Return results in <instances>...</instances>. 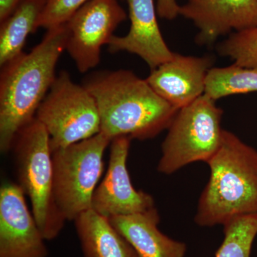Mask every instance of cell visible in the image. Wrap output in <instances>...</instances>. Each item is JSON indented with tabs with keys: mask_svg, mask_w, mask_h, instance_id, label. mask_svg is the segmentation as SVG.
<instances>
[{
	"mask_svg": "<svg viewBox=\"0 0 257 257\" xmlns=\"http://www.w3.org/2000/svg\"><path fill=\"white\" fill-rule=\"evenodd\" d=\"M47 0H23L0 26V66L3 67L23 53L30 34L37 30V22Z\"/></svg>",
	"mask_w": 257,
	"mask_h": 257,
	"instance_id": "2e32d148",
	"label": "cell"
},
{
	"mask_svg": "<svg viewBox=\"0 0 257 257\" xmlns=\"http://www.w3.org/2000/svg\"><path fill=\"white\" fill-rule=\"evenodd\" d=\"M131 26L124 37L113 36L108 43L112 53L126 51L141 57L150 68L168 62L175 52L167 46L159 27L155 0H125Z\"/></svg>",
	"mask_w": 257,
	"mask_h": 257,
	"instance_id": "4fadbf2b",
	"label": "cell"
},
{
	"mask_svg": "<svg viewBox=\"0 0 257 257\" xmlns=\"http://www.w3.org/2000/svg\"><path fill=\"white\" fill-rule=\"evenodd\" d=\"M83 85L95 99L100 133L111 141L119 137L155 138L168 128L179 110L159 96L146 79L126 69L98 72Z\"/></svg>",
	"mask_w": 257,
	"mask_h": 257,
	"instance_id": "7a4b0ae2",
	"label": "cell"
},
{
	"mask_svg": "<svg viewBox=\"0 0 257 257\" xmlns=\"http://www.w3.org/2000/svg\"><path fill=\"white\" fill-rule=\"evenodd\" d=\"M213 63L214 58L209 56L174 53L170 61L152 69L145 79L159 96L179 109L204 94L206 77Z\"/></svg>",
	"mask_w": 257,
	"mask_h": 257,
	"instance_id": "7c38bea8",
	"label": "cell"
},
{
	"mask_svg": "<svg viewBox=\"0 0 257 257\" xmlns=\"http://www.w3.org/2000/svg\"><path fill=\"white\" fill-rule=\"evenodd\" d=\"M23 0H0V23L6 20Z\"/></svg>",
	"mask_w": 257,
	"mask_h": 257,
	"instance_id": "7402d4cb",
	"label": "cell"
},
{
	"mask_svg": "<svg viewBox=\"0 0 257 257\" xmlns=\"http://www.w3.org/2000/svg\"><path fill=\"white\" fill-rule=\"evenodd\" d=\"M126 18L117 0H91L66 23L68 36L65 50L81 73L99 64L101 47L108 45L115 30Z\"/></svg>",
	"mask_w": 257,
	"mask_h": 257,
	"instance_id": "ba28073f",
	"label": "cell"
},
{
	"mask_svg": "<svg viewBox=\"0 0 257 257\" xmlns=\"http://www.w3.org/2000/svg\"><path fill=\"white\" fill-rule=\"evenodd\" d=\"M257 92V68L236 64L211 67L205 81L204 94L213 100L234 94Z\"/></svg>",
	"mask_w": 257,
	"mask_h": 257,
	"instance_id": "e0dca14e",
	"label": "cell"
},
{
	"mask_svg": "<svg viewBox=\"0 0 257 257\" xmlns=\"http://www.w3.org/2000/svg\"><path fill=\"white\" fill-rule=\"evenodd\" d=\"M179 7L177 0H157V15L162 19L174 20L179 15Z\"/></svg>",
	"mask_w": 257,
	"mask_h": 257,
	"instance_id": "44dd1931",
	"label": "cell"
},
{
	"mask_svg": "<svg viewBox=\"0 0 257 257\" xmlns=\"http://www.w3.org/2000/svg\"><path fill=\"white\" fill-rule=\"evenodd\" d=\"M179 15L199 30L197 44L210 46L219 37L257 28V0H187Z\"/></svg>",
	"mask_w": 257,
	"mask_h": 257,
	"instance_id": "8fae6325",
	"label": "cell"
},
{
	"mask_svg": "<svg viewBox=\"0 0 257 257\" xmlns=\"http://www.w3.org/2000/svg\"><path fill=\"white\" fill-rule=\"evenodd\" d=\"M219 55L248 68H257V28L234 32L217 47Z\"/></svg>",
	"mask_w": 257,
	"mask_h": 257,
	"instance_id": "d6986e66",
	"label": "cell"
},
{
	"mask_svg": "<svg viewBox=\"0 0 257 257\" xmlns=\"http://www.w3.org/2000/svg\"><path fill=\"white\" fill-rule=\"evenodd\" d=\"M111 224L133 246L139 257H184L187 245L159 229L156 207L131 215L109 218Z\"/></svg>",
	"mask_w": 257,
	"mask_h": 257,
	"instance_id": "5bb4252c",
	"label": "cell"
},
{
	"mask_svg": "<svg viewBox=\"0 0 257 257\" xmlns=\"http://www.w3.org/2000/svg\"><path fill=\"white\" fill-rule=\"evenodd\" d=\"M74 221L84 257H139L109 219L93 209Z\"/></svg>",
	"mask_w": 257,
	"mask_h": 257,
	"instance_id": "9a60e30c",
	"label": "cell"
},
{
	"mask_svg": "<svg viewBox=\"0 0 257 257\" xmlns=\"http://www.w3.org/2000/svg\"><path fill=\"white\" fill-rule=\"evenodd\" d=\"M35 118L46 128L52 152L92 138L101 131L95 99L65 71L56 77Z\"/></svg>",
	"mask_w": 257,
	"mask_h": 257,
	"instance_id": "52a82bcc",
	"label": "cell"
},
{
	"mask_svg": "<svg viewBox=\"0 0 257 257\" xmlns=\"http://www.w3.org/2000/svg\"><path fill=\"white\" fill-rule=\"evenodd\" d=\"M223 226L224 238L216 257H250L257 235V213L236 216Z\"/></svg>",
	"mask_w": 257,
	"mask_h": 257,
	"instance_id": "ac0fdd59",
	"label": "cell"
},
{
	"mask_svg": "<svg viewBox=\"0 0 257 257\" xmlns=\"http://www.w3.org/2000/svg\"><path fill=\"white\" fill-rule=\"evenodd\" d=\"M207 163L210 177L198 202V225H224L257 213V150L224 130L220 146Z\"/></svg>",
	"mask_w": 257,
	"mask_h": 257,
	"instance_id": "3957f363",
	"label": "cell"
},
{
	"mask_svg": "<svg viewBox=\"0 0 257 257\" xmlns=\"http://www.w3.org/2000/svg\"><path fill=\"white\" fill-rule=\"evenodd\" d=\"M91 0H47L37 28L50 29L64 25L82 6Z\"/></svg>",
	"mask_w": 257,
	"mask_h": 257,
	"instance_id": "ffe728a7",
	"label": "cell"
},
{
	"mask_svg": "<svg viewBox=\"0 0 257 257\" xmlns=\"http://www.w3.org/2000/svg\"><path fill=\"white\" fill-rule=\"evenodd\" d=\"M131 140L126 137L111 140L107 171L93 196L92 209L108 219L155 207L153 197L132 184L126 167Z\"/></svg>",
	"mask_w": 257,
	"mask_h": 257,
	"instance_id": "9c48e42d",
	"label": "cell"
},
{
	"mask_svg": "<svg viewBox=\"0 0 257 257\" xmlns=\"http://www.w3.org/2000/svg\"><path fill=\"white\" fill-rule=\"evenodd\" d=\"M18 183L0 188V257H48L45 236Z\"/></svg>",
	"mask_w": 257,
	"mask_h": 257,
	"instance_id": "30bf717a",
	"label": "cell"
},
{
	"mask_svg": "<svg viewBox=\"0 0 257 257\" xmlns=\"http://www.w3.org/2000/svg\"><path fill=\"white\" fill-rule=\"evenodd\" d=\"M111 140L99 133L52 152L54 197L66 221H74L92 209L104 170V152Z\"/></svg>",
	"mask_w": 257,
	"mask_h": 257,
	"instance_id": "8992f818",
	"label": "cell"
},
{
	"mask_svg": "<svg viewBox=\"0 0 257 257\" xmlns=\"http://www.w3.org/2000/svg\"><path fill=\"white\" fill-rule=\"evenodd\" d=\"M12 150L18 184L30 199L35 220L47 241L55 239L66 220L54 197L52 152L46 128L35 118L17 135Z\"/></svg>",
	"mask_w": 257,
	"mask_h": 257,
	"instance_id": "277c9868",
	"label": "cell"
},
{
	"mask_svg": "<svg viewBox=\"0 0 257 257\" xmlns=\"http://www.w3.org/2000/svg\"><path fill=\"white\" fill-rule=\"evenodd\" d=\"M67 25L47 30L40 43L2 67L0 151L13 148L18 133L32 122L55 82L57 62L65 50Z\"/></svg>",
	"mask_w": 257,
	"mask_h": 257,
	"instance_id": "6da1fadb",
	"label": "cell"
},
{
	"mask_svg": "<svg viewBox=\"0 0 257 257\" xmlns=\"http://www.w3.org/2000/svg\"><path fill=\"white\" fill-rule=\"evenodd\" d=\"M222 115L206 94L179 109L167 128L157 171L171 175L189 164L207 162L220 146Z\"/></svg>",
	"mask_w": 257,
	"mask_h": 257,
	"instance_id": "5b68a950",
	"label": "cell"
}]
</instances>
